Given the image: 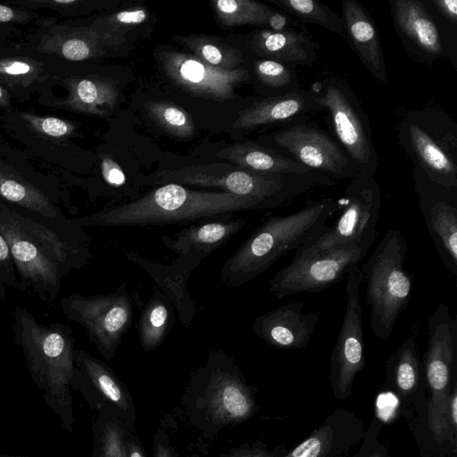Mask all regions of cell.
<instances>
[{
  "instance_id": "6da1fadb",
  "label": "cell",
  "mask_w": 457,
  "mask_h": 457,
  "mask_svg": "<svg viewBox=\"0 0 457 457\" xmlns=\"http://www.w3.org/2000/svg\"><path fill=\"white\" fill-rule=\"evenodd\" d=\"M0 232L8 244L18 289L51 303L62 278L86 268L91 237L71 219L59 221L0 199Z\"/></svg>"
},
{
  "instance_id": "7a4b0ae2",
  "label": "cell",
  "mask_w": 457,
  "mask_h": 457,
  "mask_svg": "<svg viewBox=\"0 0 457 457\" xmlns=\"http://www.w3.org/2000/svg\"><path fill=\"white\" fill-rule=\"evenodd\" d=\"M260 209L264 208L251 197L222 191L195 190L169 183L128 202L71 219L84 228L188 225Z\"/></svg>"
},
{
  "instance_id": "3957f363",
  "label": "cell",
  "mask_w": 457,
  "mask_h": 457,
  "mask_svg": "<svg viewBox=\"0 0 457 457\" xmlns=\"http://www.w3.org/2000/svg\"><path fill=\"white\" fill-rule=\"evenodd\" d=\"M12 332L47 407L59 418L62 428L72 434L75 417L71 383L75 368V337L71 327L62 322H39L28 309L17 305Z\"/></svg>"
},
{
  "instance_id": "277c9868",
  "label": "cell",
  "mask_w": 457,
  "mask_h": 457,
  "mask_svg": "<svg viewBox=\"0 0 457 457\" xmlns=\"http://www.w3.org/2000/svg\"><path fill=\"white\" fill-rule=\"evenodd\" d=\"M336 211L337 203L328 197L293 213L267 218L223 263L222 282L230 287L250 282L280 257L314 241Z\"/></svg>"
},
{
  "instance_id": "5b68a950",
  "label": "cell",
  "mask_w": 457,
  "mask_h": 457,
  "mask_svg": "<svg viewBox=\"0 0 457 457\" xmlns=\"http://www.w3.org/2000/svg\"><path fill=\"white\" fill-rule=\"evenodd\" d=\"M154 182L214 187L222 192L251 197L264 209L282 206L312 188L335 184V180L329 177L314 170L303 174H264L242 169L213 168V165L162 170L155 176Z\"/></svg>"
},
{
  "instance_id": "8992f818",
  "label": "cell",
  "mask_w": 457,
  "mask_h": 457,
  "mask_svg": "<svg viewBox=\"0 0 457 457\" xmlns=\"http://www.w3.org/2000/svg\"><path fill=\"white\" fill-rule=\"evenodd\" d=\"M407 248L401 231L389 230L360 268L366 282L370 328L383 341L391 337L412 293L413 275L404 269Z\"/></svg>"
},
{
  "instance_id": "52a82bcc",
  "label": "cell",
  "mask_w": 457,
  "mask_h": 457,
  "mask_svg": "<svg viewBox=\"0 0 457 457\" xmlns=\"http://www.w3.org/2000/svg\"><path fill=\"white\" fill-rule=\"evenodd\" d=\"M397 137L412 165L430 180L457 187V123L445 110L428 105L408 112Z\"/></svg>"
},
{
  "instance_id": "ba28073f",
  "label": "cell",
  "mask_w": 457,
  "mask_h": 457,
  "mask_svg": "<svg viewBox=\"0 0 457 457\" xmlns=\"http://www.w3.org/2000/svg\"><path fill=\"white\" fill-rule=\"evenodd\" d=\"M315 101L329 114L337 142L357 170L358 176H374L379 162L370 123L352 87L330 77L316 82Z\"/></svg>"
},
{
  "instance_id": "9c48e42d",
  "label": "cell",
  "mask_w": 457,
  "mask_h": 457,
  "mask_svg": "<svg viewBox=\"0 0 457 457\" xmlns=\"http://www.w3.org/2000/svg\"><path fill=\"white\" fill-rule=\"evenodd\" d=\"M138 295L122 282L113 292L84 295L73 292L59 304L68 320L82 326L89 341L106 360L114 358L123 336L130 328Z\"/></svg>"
},
{
  "instance_id": "30bf717a",
  "label": "cell",
  "mask_w": 457,
  "mask_h": 457,
  "mask_svg": "<svg viewBox=\"0 0 457 457\" xmlns=\"http://www.w3.org/2000/svg\"><path fill=\"white\" fill-rule=\"evenodd\" d=\"M370 248L348 243L316 252L297 249L291 262L269 279L268 288L278 298L322 291L359 266Z\"/></svg>"
},
{
  "instance_id": "8fae6325",
  "label": "cell",
  "mask_w": 457,
  "mask_h": 457,
  "mask_svg": "<svg viewBox=\"0 0 457 457\" xmlns=\"http://www.w3.org/2000/svg\"><path fill=\"white\" fill-rule=\"evenodd\" d=\"M340 203V215L334 225L298 249L316 252L348 243L372 245L381 205L380 187L375 177L359 175L350 180Z\"/></svg>"
},
{
  "instance_id": "7c38bea8",
  "label": "cell",
  "mask_w": 457,
  "mask_h": 457,
  "mask_svg": "<svg viewBox=\"0 0 457 457\" xmlns=\"http://www.w3.org/2000/svg\"><path fill=\"white\" fill-rule=\"evenodd\" d=\"M262 140L282 155L333 180H352L358 176L337 142L307 120L284 126L262 136Z\"/></svg>"
},
{
  "instance_id": "4fadbf2b",
  "label": "cell",
  "mask_w": 457,
  "mask_h": 457,
  "mask_svg": "<svg viewBox=\"0 0 457 457\" xmlns=\"http://www.w3.org/2000/svg\"><path fill=\"white\" fill-rule=\"evenodd\" d=\"M204 386V404L212 421L219 425L240 422L253 411V399L233 359L223 350L209 353L196 375Z\"/></svg>"
},
{
  "instance_id": "5bb4252c",
  "label": "cell",
  "mask_w": 457,
  "mask_h": 457,
  "mask_svg": "<svg viewBox=\"0 0 457 457\" xmlns=\"http://www.w3.org/2000/svg\"><path fill=\"white\" fill-rule=\"evenodd\" d=\"M419 206L437 254L451 278H457V187L430 180L412 165Z\"/></svg>"
},
{
  "instance_id": "9a60e30c",
  "label": "cell",
  "mask_w": 457,
  "mask_h": 457,
  "mask_svg": "<svg viewBox=\"0 0 457 457\" xmlns=\"http://www.w3.org/2000/svg\"><path fill=\"white\" fill-rule=\"evenodd\" d=\"M346 305L330 362V378L336 393L346 395L365 363L364 335L360 301L362 275L359 266L347 274Z\"/></svg>"
},
{
  "instance_id": "2e32d148",
  "label": "cell",
  "mask_w": 457,
  "mask_h": 457,
  "mask_svg": "<svg viewBox=\"0 0 457 457\" xmlns=\"http://www.w3.org/2000/svg\"><path fill=\"white\" fill-rule=\"evenodd\" d=\"M157 55L162 71L174 84L202 97L232 99L235 88L250 79V71L245 68H215L193 54L172 49L159 50Z\"/></svg>"
},
{
  "instance_id": "e0dca14e",
  "label": "cell",
  "mask_w": 457,
  "mask_h": 457,
  "mask_svg": "<svg viewBox=\"0 0 457 457\" xmlns=\"http://www.w3.org/2000/svg\"><path fill=\"white\" fill-rule=\"evenodd\" d=\"M71 387L79 391L92 409H109L129 429H134L135 410L125 385L103 361L75 349Z\"/></svg>"
},
{
  "instance_id": "ac0fdd59",
  "label": "cell",
  "mask_w": 457,
  "mask_h": 457,
  "mask_svg": "<svg viewBox=\"0 0 457 457\" xmlns=\"http://www.w3.org/2000/svg\"><path fill=\"white\" fill-rule=\"evenodd\" d=\"M395 30L413 61L431 66L449 56V50L435 16L420 0H389Z\"/></svg>"
},
{
  "instance_id": "d6986e66",
  "label": "cell",
  "mask_w": 457,
  "mask_h": 457,
  "mask_svg": "<svg viewBox=\"0 0 457 457\" xmlns=\"http://www.w3.org/2000/svg\"><path fill=\"white\" fill-rule=\"evenodd\" d=\"M125 256L148 274L172 304L179 322L189 328L197 308L196 302L188 292L187 282L194 270L208 254L189 251L179 254L168 265L149 260L134 251L128 252Z\"/></svg>"
},
{
  "instance_id": "ffe728a7",
  "label": "cell",
  "mask_w": 457,
  "mask_h": 457,
  "mask_svg": "<svg viewBox=\"0 0 457 457\" xmlns=\"http://www.w3.org/2000/svg\"><path fill=\"white\" fill-rule=\"evenodd\" d=\"M303 301L289 303L255 317L252 329L262 341L278 349L305 346L320 320V312L303 313Z\"/></svg>"
},
{
  "instance_id": "44dd1931",
  "label": "cell",
  "mask_w": 457,
  "mask_h": 457,
  "mask_svg": "<svg viewBox=\"0 0 457 457\" xmlns=\"http://www.w3.org/2000/svg\"><path fill=\"white\" fill-rule=\"evenodd\" d=\"M313 88L296 92L265 96L243 110L236 119L233 128L253 129L259 126L281 124L284 126L307 120L311 112L321 111L315 101Z\"/></svg>"
},
{
  "instance_id": "7402d4cb",
  "label": "cell",
  "mask_w": 457,
  "mask_h": 457,
  "mask_svg": "<svg viewBox=\"0 0 457 457\" xmlns=\"http://www.w3.org/2000/svg\"><path fill=\"white\" fill-rule=\"evenodd\" d=\"M345 39L371 76L379 82L387 81L378 29L365 6L357 0H341Z\"/></svg>"
},
{
  "instance_id": "603a6c76",
  "label": "cell",
  "mask_w": 457,
  "mask_h": 457,
  "mask_svg": "<svg viewBox=\"0 0 457 457\" xmlns=\"http://www.w3.org/2000/svg\"><path fill=\"white\" fill-rule=\"evenodd\" d=\"M248 46L256 57L291 66H312L317 60L320 44L304 31L293 28L281 30L264 29L252 33Z\"/></svg>"
},
{
  "instance_id": "cb8c5ba5",
  "label": "cell",
  "mask_w": 457,
  "mask_h": 457,
  "mask_svg": "<svg viewBox=\"0 0 457 457\" xmlns=\"http://www.w3.org/2000/svg\"><path fill=\"white\" fill-rule=\"evenodd\" d=\"M106 47L110 46L90 25L56 24L40 36L36 51L71 62H81L104 55Z\"/></svg>"
},
{
  "instance_id": "d4e9b609",
  "label": "cell",
  "mask_w": 457,
  "mask_h": 457,
  "mask_svg": "<svg viewBox=\"0 0 457 457\" xmlns=\"http://www.w3.org/2000/svg\"><path fill=\"white\" fill-rule=\"evenodd\" d=\"M0 199L50 219L65 221L54 187L35 182L17 171L0 168Z\"/></svg>"
},
{
  "instance_id": "484cf974",
  "label": "cell",
  "mask_w": 457,
  "mask_h": 457,
  "mask_svg": "<svg viewBox=\"0 0 457 457\" xmlns=\"http://www.w3.org/2000/svg\"><path fill=\"white\" fill-rule=\"evenodd\" d=\"M215 219L190 223L178 231L173 238L163 235L161 241L166 248L178 254L195 251L210 255L226 245L245 225V220L241 218Z\"/></svg>"
},
{
  "instance_id": "4316f807",
  "label": "cell",
  "mask_w": 457,
  "mask_h": 457,
  "mask_svg": "<svg viewBox=\"0 0 457 457\" xmlns=\"http://www.w3.org/2000/svg\"><path fill=\"white\" fill-rule=\"evenodd\" d=\"M68 95L57 105L94 116H106L114 108L119 93L111 81L95 77H69L63 79Z\"/></svg>"
},
{
  "instance_id": "83f0119b",
  "label": "cell",
  "mask_w": 457,
  "mask_h": 457,
  "mask_svg": "<svg viewBox=\"0 0 457 457\" xmlns=\"http://www.w3.org/2000/svg\"><path fill=\"white\" fill-rule=\"evenodd\" d=\"M215 155L236 163L242 170L257 173L303 174L312 171L269 146L250 141L220 149Z\"/></svg>"
},
{
  "instance_id": "f1b7e54d",
  "label": "cell",
  "mask_w": 457,
  "mask_h": 457,
  "mask_svg": "<svg viewBox=\"0 0 457 457\" xmlns=\"http://www.w3.org/2000/svg\"><path fill=\"white\" fill-rule=\"evenodd\" d=\"M216 16L224 27L240 25H265L273 30H281L296 25L283 12L252 0H214Z\"/></svg>"
},
{
  "instance_id": "f546056e",
  "label": "cell",
  "mask_w": 457,
  "mask_h": 457,
  "mask_svg": "<svg viewBox=\"0 0 457 457\" xmlns=\"http://www.w3.org/2000/svg\"><path fill=\"white\" fill-rule=\"evenodd\" d=\"M50 64L26 54L0 55V85L18 94L29 92L50 78Z\"/></svg>"
},
{
  "instance_id": "4dcf8cb0",
  "label": "cell",
  "mask_w": 457,
  "mask_h": 457,
  "mask_svg": "<svg viewBox=\"0 0 457 457\" xmlns=\"http://www.w3.org/2000/svg\"><path fill=\"white\" fill-rule=\"evenodd\" d=\"M175 310L157 288L142 308L137 324L138 340L144 351L149 352L165 340L174 322Z\"/></svg>"
},
{
  "instance_id": "1f68e13d",
  "label": "cell",
  "mask_w": 457,
  "mask_h": 457,
  "mask_svg": "<svg viewBox=\"0 0 457 457\" xmlns=\"http://www.w3.org/2000/svg\"><path fill=\"white\" fill-rule=\"evenodd\" d=\"M174 38L197 59L215 68L235 70L239 68L244 60L238 48L216 37L192 34Z\"/></svg>"
},
{
  "instance_id": "d6a6232c",
  "label": "cell",
  "mask_w": 457,
  "mask_h": 457,
  "mask_svg": "<svg viewBox=\"0 0 457 457\" xmlns=\"http://www.w3.org/2000/svg\"><path fill=\"white\" fill-rule=\"evenodd\" d=\"M94 420V457H128L125 425L107 408L100 407Z\"/></svg>"
},
{
  "instance_id": "836d02e7",
  "label": "cell",
  "mask_w": 457,
  "mask_h": 457,
  "mask_svg": "<svg viewBox=\"0 0 457 457\" xmlns=\"http://www.w3.org/2000/svg\"><path fill=\"white\" fill-rule=\"evenodd\" d=\"M270 3L289 17L320 26L345 38L342 17L325 4L315 0H270Z\"/></svg>"
},
{
  "instance_id": "e575fe53",
  "label": "cell",
  "mask_w": 457,
  "mask_h": 457,
  "mask_svg": "<svg viewBox=\"0 0 457 457\" xmlns=\"http://www.w3.org/2000/svg\"><path fill=\"white\" fill-rule=\"evenodd\" d=\"M252 64L254 77L267 96L287 95L301 89L295 67L261 57Z\"/></svg>"
},
{
  "instance_id": "d590c367",
  "label": "cell",
  "mask_w": 457,
  "mask_h": 457,
  "mask_svg": "<svg viewBox=\"0 0 457 457\" xmlns=\"http://www.w3.org/2000/svg\"><path fill=\"white\" fill-rule=\"evenodd\" d=\"M388 370L403 395H410L416 390L420 378V363L414 337H406L396 353L389 357Z\"/></svg>"
},
{
  "instance_id": "8d00e7d4",
  "label": "cell",
  "mask_w": 457,
  "mask_h": 457,
  "mask_svg": "<svg viewBox=\"0 0 457 457\" xmlns=\"http://www.w3.org/2000/svg\"><path fill=\"white\" fill-rule=\"evenodd\" d=\"M147 17L148 12L145 9L136 8L100 17L90 26L112 47L122 44L125 41L124 33L132 26L144 22Z\"/></svg>"
},
{
  "instance_id": "74e56055",
  "label": "cell",
  "mask_w": 457,
  "mask_h": 457,
  "mask_svg": "<svg viewBox=\"0 0 457 457\" xmlns=\"http://www.w3.org/2000/svg\"><path fill=\"white\" fill-rule=\"evenodd\" d=\"M145 109L150 117L165 131L179 137H189L195 128L183 109L165 102H148Z\"/></svg>"
},
{
  "instance_id": "f35d334b",
  "label": "cell",
  "mask_w": 457,
  "mask_h": 457,
  "mask_svg": "<svg viewBox=\"0 0 457 457\" xmlns=\"http://www.w3.org/2000/svg\"><path fill=\"white\" fill-rule=\"evenodd\" d=\"M20 115L35 132L54 139L69 137L76 129L73 123L57 117L39 116L24 112H20Z\"/></svg>"
},
{
  "instance_id": "ab89813d",
  "label": "cell",
  "mask_w": 457,
  "mask_h": 457,
  "mask_svg": "<svg viewBox=\"0 0 457 457\" xmlns=\"http://www.w3.org/2000/svg\"><path fill=\"white\" fill-rule=\"evenodd\" d=\"M331 436L330 429H320L285 457H320L330 444Z\"/></svg>"
},
{
  "instance_id": "60d3db41",
  "label": "cell",
  "mask_w": 457,
  "mask_h": 457,
  "mask_svg": "<svg viewBox=\"0 0 457 457\" xmlns=\"http://www.w3.org/2000/svg\"><path fill=\"white\" fill-rule=\"evenodd\" d=\"M0 275L7 287L18 289V278L7 242L0 232Z\"/></svg>"
},
{
  "instance_id": "b9f144b4",
  "label": "cell",
  "mask_w": 457,
  "mask_h": 457,
  "mask_svg": "<svg viewBox=\"0 0 457 457\" xmlns=\"http://www.w3.org/2000/svg\"><path fill=\"white\" fill-rule=\"evenodd\" d=\"M101 174L105 184L114 189H120L127 185V177L120 166L108 156L102 157Z\"/></svg>"
},
{
  "instance_id": "7bdbcfd3",
  "label": "cell",
  "mask_w": 457,
  "mask_h": 457,
  "mask_svg": "<svg viewBox=\"0 0 457 457\" xmlns=\"http://www.w3.org/2000/svg\"><path fill=\"white\" fill-rule=\"evenodd\" d=\"M37 13L31 10L14 8L0 4V23H25L36 18Z\"/></svg>"
},
{
  "instance_id": "ee69618b",
  "label": "cell",
  "mask_w": 457,
  "mask_h": 457,
  "mask_svg": "<svg viewBox=\"0 0 457 457\" xmlns=\"http://www.w3.org/2000/svg\"><path fill=\"white\" fill-rule=\"evenodd\" d=\"M433 7L448 22L457 24V0H431Z\"/></svg>"
},
{
  "instance_id": "f6af8a7d",
  "label": "cell",
  "mask_w": 457,
  "mask_h": 457,
  "mask_svg": "<svg viewBox=\"0 0 457 457\" xmlns=\"http://www.w3.org/2000/svg\"><path fill=\"white\" fill-rule=\"evenodd\" d=\"M154 457H174L170 446L166 443L159 431L154 439Z\"/></svg>"
},
{
  "instance_id": "bcb514c9",
  "label": "cell",
  "mask_w": 457,
  "mask_h": 457,
  "mask_svg": "<svg viewBox=\"0 0 457 457\" xmlns=\"http://www.w3.org/2000/svg\"><path fill=\"white\" fill-rule=\"evenodd\" d=\"M128 457H145L143 449L137 440L134 437H127Z\"/></svg>"
},
{
  "instance_id": "7dc6e473",
  "label": "cell",
  "mask_w": 457,
  "mask_h": 457,
  "mask_svg": "<svg viewBox=\"0 0 457 457\" xmlns=\"http://www.w3.org/2000/svg\"><path fill=\"white\" fill-rule=\"evenodd\" d=\"M447 419L453 425V428L456 427L457 422V396H456V389H453V393L450 395L448 410H447Z\"/></svg>"
},
{
  "instance_id": "c3c4849f",
  "label": "cell",
  "mask_w": 457,
  "mask_h": 457,
  "mask_svg": "<svg viewBox=\"0 0 457 457\" xmlns=\"http://www.w3.org/2000/svg\"><path fill=\"white\" fill-rule=\"evenodd\" d=\"M228 457H273L260 449H246L233 453Z\"/></svg>"
},
{
  "instance_id": "681fc988",
  "label": "cell",
  "mask_w": 457,
  "mask_h": 457,
  "mask_svg": "<svg viewBox=\"0 0 457 457\" xmlns=\"http://www.w3.org/2000/svg\"><path fill=\"white\" fill-rule=\"evenodd\" d=\"M11 104V96L9 92L0 85V106L9 107Z\"/></svg>"
},
{
  "instance_id": "f907efd6",
  "label": "cell",
  "mask_w": 457,
  "mask_h": 457,
  "mask_svg": "<svg viewBox=\"0 0 457 457\" xmlns=\"http://www.w3.org/2000/svg\"><path fill=\"white\" fill-rule=\"evenodd\" d=\"M6 288H7V287L5 286L2 277L0 275V302L4 303L6 300V297H7Z\"/></svg>"
},
{
  "instance_id": "816d5d0a",
  "label": "cell",
  "mask_w": 457,
  "mask_h": 457,
  "mask_svg": "<svg viewBox=\"0 0 457 457\" xmlns=\"http://www.w3.org/2000/svg\"><path fill=\"white\" fill-rule=\"evenodd\" d=\"M0 457H25V456H16V455H4V454H0Z\"/></svg>"
},
{
  "instance_id": "f5cc1de1",
  "label": "cell",
  "mask_w": 457,
  "mask_h": 457,
  "mask_svg": "<svg viewBox=\"0 0 457 457\" xmlns=\"http://www.w3.org/2000/svg\"><path fill=\"white\" fill-rule=\"evenodd\" d=\"M370 457H381V455L378 452H376L373 454H371Z\"/></svg>"
}]
</instances>
